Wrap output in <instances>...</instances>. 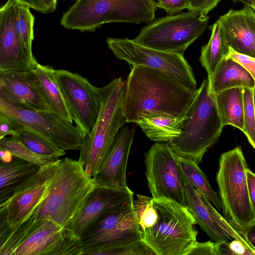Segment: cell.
I'll return each instance as SVG.
<instances>
[{"label":"cell","instance_id":"obj_1","mask_svg":"<svg viewBox=\"0 0 255 255\" xmlns=\"http://www.w3.org/2000/svg\"><path fill=\"white\" fill-rule=\"evenodd\" d=\"M197 91L162 71L132 66L126 82L123 114L127 123H134L143 112H160L184 118Z\"/></svg>","mask_w":255,"mask_h":255},{"label":"cell","instance_id":"obj_2","mask_svg":"<svg viewBox=\"0 0 255 255\" xmlns=\"http://www.w3.org/2000/svg\"><path fill=\"white\" fill-rule=\"evenodd\" d=\"M95 186L81 161L59 159L46 195L32 215L34 222L47 218L66 228Z\"/></svg>","mask_w":255,"mask_h":255},{"label":"cell","instance_id":"obj_3","mask_svg":"<svg viewBox=\"0 0 255 255\" xmlns=\"http://www.w3.org/2000/svg\"><path fill=\"white\" fill-rule=\"evenodd\" d=\"M224 127L216 95L207 78L197 89L181 123L180 134L168 143L177 155L199 164L204 154L218 140Z\"/></svg>","mask_w":255,"mask_h":255},{"label":"cell","instance_id":"obj_4","mask_svg":"<svg viewBox=\"0 0 255 255\" xmlns=\"http://www.w3.org/2000/svg\"><path fill=\"white\" fill-rule=\"evenodd\" d=\"M125 85L120 77L98 88L99 114L91 131L85 136L78 159L92 178L99 170L117 132L127 123L123 111Z\"/></svg>","mask_w":255,"mask_h":255},{"label":"cell","instance_id":"obj_5","mask_svg":"<svg viewBox=\"0 0 255 255\" xmlns=\"http://www.w3.org/2000/svg\"><path fill=\"white\" fill-rule=\"evenodd\" d=\"M157 8L154 0H76L60 24L68 29L93 32L110 22H149Z\"/></svg>","mask_w":255,"mask_h":255},{"label":"cell","instance_id":"obj_6","mask_svg":"<svg viewBox=\"0 0 255 255\" xmlns=\"http://www.w3.org/2000/svg\"><path fill=\"white\" fill-rule=\"evenodd\" d=\"M155 223L141 234L156 255H186L196 241V222L187 206L165 198H153Z\"/></svg>","mask_w":255,"mask_h":255},{"label":"cell","instance_id":"obj_7","mask_svg":"<svg viewBox=\"0 0 255 255\" xmlns=\"http://www.w3.org/2000/svg\"><path fill=\"white\" fill-rule=\"evenodd\" d=\"M216 175L224 217L242 234L255 223L247 177L248 165L241 146L219 158Z\"/></svg>","mask_w":255,"mask_h":255},{"label":"cell","instance_id":"obj_8","mask_svg":"<svg viewBox=\"0 0 255 255\" xmlns=\"http://www.w3.org/2000/svg\"><path fill=\"white\" fill-rule=\"evenodd\" d=\"M208 20V16L194 10L155 18L132 40L148 47L183 55L205 31Z\"/></svg>","mask_w":255,"mask_h":255},{"label":"cell","instance_id":"obj_9","mask_svg":"<svg viewBox=\"0 0 255 255\" xmlns=\"http://www.w3.org/2000/svg\"><path fill=\"white\" fill-rule=\"evenodd\" d=\"M133 202L102 214L80 238L82 255L106 250L141 240Z\"/></svg>","mask_w":255,"mask_h":255},{"label":"cell","instance_id":"obj_10","mask_svg":"<svg viewBox=\"0 0 255 255\" xmlns=\"http://www.w3.org/2000/svg\"><path fill=\"white\" fill-rule=\"evenodd\" d=\"M0 114L9 118L19 129H29L42 135L60 149L80 150L85 134L78 126L51 111L17 107L0 99Z\"/></svg>","mask_w":255,"mask_h":255},{"label":"cell","instance_id":"obj_11","mask_svg":"<svg viewBox=\"0 0 255 255\" xmlns=\"http://www.w3.org/2000/svg\"><path fill=\"white\" fill-rule=\"evenodd\" d=\"M106 42L108 48L117 58L132 66L162 71L188 88L197 90L192 68L183 55L148 47L127 38L107 37Z\"/></svg>","mask_w":255,"mask_h":255},{"label":"cell","instance_id":"obj_12","mask_svg":"<svg viewBox=\"0 0 255 255\" xmlns=\"http://www.w3.org/2000/svg\"><path fill=\"white\" fill-rule=\"evenodd\" d=\"M145 175L153 198H165L186 206L184 179L168 142H156L144 154Z\"/></svg>","mask_w":255,"mask_h":255},{"label":"cell","instance_id":"obj_13","mask_svg":"<svg viewBox=\"0 0 255 255\" xmlns=\"http://www.w3.org/2000/svg\"><path fill=\"white\" fill-rule=\"evenodd\" d=\"M57 83L73 121L85 135L91 131L100 110L98 88L77 73L56 70Z\"/></svg>","mask_w":255,"mask_h":255},{"label":"cell","instance_id":"obj_14","mask_svg":"<svg viewBox=\"0 0 255 255\" xmlns=\"http://www.w3.org/2000/svg\"><path fill=\"white\" fill-rule=\"evenodd\" d=\"M57 160L41 167L0 203V221L10 229H15L27 220L42 202L47 192Z\"/></svg>","mask_w":255,"mask_h":255},{"label":"cell","instance_id":"obj_15","mask_svg":"<svg viewBox=\"0 0 255 255\" xmlns=\"http://www.w3.org/2000/svg\"><path fill=\"white\" fill-rule=\"evenodd\" d=\"M79 238L66 228L44 218L34 222L13 255L81 254Z\"/></svg>","mask_w":255,"mask_h":255},{"label":"cell","instance_id":"obj_16","mask_svg":"<svg viewBox=\"0 0 255 255\" xmlns=\"http://www.w3.org/2000/svg\"><path fill=\"white\" fill-rule=\"evenodd\" d=\"M184 187L187 207L196 223L212 241L219 243L225 240H239L255 255V250L244 235L222 216L211 203L185 179Z\"/></svg>","mask_w":255,"mask_h":255},{"label":"cell","instance_id":"obj_17","mask_svg":"<svg viewBox=\"0 0 255 255\" xmlns=\"http://www.w3.org/2000/svg\"><path fill=\"white\" fill-rule=\"evenodd\" d=\"M14 0L0 9V71H29L37 64L25 48L16 28Z\"/></svg>","mask_w":255,"mask_h":255},{"label":"cell","instance_id":"obj_18","mask_svg":"<svg viewBox=\"0 0 255 255\" xmlns=\"http://www.w3.org/2000/svg\"><path fill=\"white\" fill-rule=\"evenodd\" d=\"M133 192L128 187L96 185L66 228L80 239L103 213L133 202Z\"/></svg>","mask_w":255,"mask_h":255},{"label":"cell","instance_id":"obj_19","mask_svg":"<svg viewBox=\"0 0 255 255\" xmlns=\"http://www.w3.org/2000/svg\"><path fill=\"white\" fill-rule=\"evenodd\" d=\"M134 129L123 126L117 132L104 161L93 178L96 185L126 188V171Z\"/></svg>","mask_w":255,"mask_h":255},{"label":"cell","instance_id":"obj_20","mask_svg":"<svg viewBox=\"0 0 255 255\" xmlns=\"http://www.w3.org/2000/svg\"><path fill=\"white\" fill-rule=\"evenodd\" d=\"M0 99L17 107L52 112L35 84L32 70L0 71Z\"/></svg>","mask_w":255,"mask_h":255},{"label":"cell","instance_id":"obj_21","mask_svg":"<svg viewBox=\"0 0 255 255\" xmlns=\"http://www.w3.org/2000/svg\"><path fill=\"white\" fill-rule=\"evenodd\" d=\"M218 21L229 46L255 58V10L248 5L240 10L231 9Z\"/></svg>","mask_w":255,"mask_h":255},{"label":"cell","instance_id":"obj_22","mask_svg":"<svg viewBox=\"0 0 255 255\" xmlns=\"http://www.w3.org/2000/svg\"><path fill=\"white\" fill-rule=\"evenodd\" d=\"M32 71L35 84L51 111L73 123V121L57 83L56 70L37 63Z\"/></svg>","mask_w":255,"mask_h":255},{"label":"cell","instance_id":"obj_23","mask_svg":"<svg viewBox=\"0 0 255 255\" xmlns=\"http://www.w3.org/2000/svg\"><path fill=\"white\" fill-rule=\"evenodd\" d=\"M184 118H179L160 112H143L135 123L151 140L157 142H169L180 134Z\"/></svg>","mask_w":255,"mask_h":255},{"label":"cell","instance_id":"obj_24","mask_svg":"<svg viewBox=\"0 0 255 255\" xmlns=\"http://www.w3.org/2000/svg\"><path fill=\"white\" fill-rule=\"evenodd\" d=\"M212 92L217 95L230 88L243 87L254 89L255 80L252 75L234 60L225 57L215 72L208 78Z\"/></svg>","mask_w":255,"mask_h":255},{"label":"cell","instance_id":"obj_25","mask_svg":"<svg viewBox=\"0 0 255 255\" xmlns=\"http://www.w3.org/2000/svg\"><path fill=\"white\" fill-rule=\"evenodd\" d=\"M40 168L14 155L9 162L0 161V203L7 199L18 186L37 172Z\"/></svg>","mask_w":255,"mask_h":255},{"label":"cell","instance_id":"obj_26","mask_svg":"<svg viewBox=\"0 0 255 255\" xmlns=\"http://www.w3.org/2000/svg\"><path fill=\"white\" fill-rule=\"evenodd\" d=\"M216 101L224 126L231 125L243 131L244 128V87L225 90L216 95Z\"/></svg>","mask_w":255,"mask_h":255},{"label":"cell","instance_id":"obj_27","mask_svg":"<svg viewBox=\"0 0 255 255\" xmlns=\"http://www.w3.org/2000/svg\"><path fill=\"white\" fill-rule=\"evenodd\" d=\"M211 35L208 42L201 48L200 61L210 78L221 61L228 55L229 46L222 33L217 20L209 26Z\"/></svg>","mask_w":255,"mask_h":255},{"label":"cell","instance_id":"obj_28","mask_svg":"<svg viewBox=\"0 0 255 255\" xmlns=\"http://www.w3.org/2000/svg\"><path fill=\"white\" fill-rule=\"evenodd\" d=\"M184 178L201 193L216 209L221 211L222 205L219 195L210 186L208 178L194 160L176 155Z\"/></svg>","mask_w":255,"mask_h":255},{"label":"cell","instance_id":"obj_29","mask_svg":"<svg viewBox=\"0 0 255 255\" xmlns=\"http://www.w3.org/2000/svg\"><path fill=\"white\" fill-rule=\"evenodd\" d=\"M27 148L39 155L58 160L66 152L58 147L48 139L29 129L22 128L12 136Z\"/></svg>","mask_w":255,"mask_h":255},{"label":"cell","instance_id":"obj_30","mask_svg":"<svg viewBox=\"0 0 255 255\" xmlns=\"http://www.w3.org/2000/svg\"><path fill=\"white\" fill-rule=\"evenodd\" d=\"M15 18L16 28L23 43L29 54L33 56L32 51V43L34 39V17L31 13L28 6L16 1Z\"/></svg>","mask_w":255,"mask_h":255},{"label":"cell","instance_id":"obj_31","mask_svg":"<svg viewBox=\"0 0 255 255\" xmlns=\"http://www.w3.org/2000/svg\"><path fill=\"white\" fill-rule=\"evenodd\" d=\"M132 203L139 230L141 234L155 223L158 217V212L153 204L152 197L137 194Z\"/></svg>","mask_w":255,"mask_h":255},{"label":"cell","instance_id":"obj_32","mask_svg":"<svg viewBox=\"0 0 255 255\" xmlns=\"http://www.w3.org/2000/svg\"><path fill=\"white\" fill-rule=\"evenodd\" d=\"M0 149L7 150L14 156L23 159L40 167L57 160L35 153L12 136L0 139Z\"/></svg>","mask_w":255,"mask_h":255},{"label":"cell","instance_id":"obj_33","mask_svg":"<svg viewBox=\"0 0 255 255\" xmlns=\"http://www.w3.org/2000/svg\"><path fill=\"white\" fill-rule=\"evenodd\" d=\"M244 128L243 132L255 149V113L254 89L244 87Z\"/></svg>","mask_w":255,"mask_h":255},{"label":"cell","instance_id":"obj_34","mask_svg":"<svg viewBox=\"0 0 255 255\" xmlns=\"http://www.w3.org/2000/svg\"><path fill=\"white\" fill-rule=\"evenodd\" d=\"M100 255H156L153 250L142 240L106 250Z\"/></svg>","mask_w":255,"mask_h":255},{"label":"cell","instance_id":"obj_35","mask_svg":"<svg viewBox=\"0 0 255 255\" xmlns=\"http://www.w3.org/2000/svg\"><path fill=\"white\" fill-rule=\"evenodd\" d=\"M217 255H254L241 241L233 240L217 243Z\"/></svg>","mask_w":255,"mask_h":255},{"label":"cell","instance_id":"obj_36","mask_svg":"<svg viewBox=\"0 0 255 255\" xmlns=\"http://www.w3.org/2000/svg\"><path fill=\"white\" fill-rule=\"evenodd\" d=\"M19 3L44 14L52 13L56 8L57 0H14Z\"/></svg>","mask_w":255,"mask_h":255},{"label":"cell","instance_id":"obj_37","mask_svg":"<svg viewBox=\"0 0 255 255\" xmlns=\"http://www.w3.org/2000/svg\"><path fill=\"white\" fill-rule=\"evenodd\" d=\"M190 0H157V6L168 14H175L184 9H188Z\"/></svg>","mask_w":255,"mask_h":255},{"label":"cell","instance_id":"obj_38","mask_svg":"<svg viewBox=\"0 0 255 255\" xmlns=\"http://www.w3.org/2000/svg\"><path fill=\"white\" fill-rule=\"evenodd\" d=\"M227 57L230 58L243 67L253 77L255 80V58L234 51L229 47Z\"/></svg>","mask_w":255,"mask_h":255},{"label":"cell","instance_id":"obj_39","mask_svg":"<svg viewBox=\"0 0 255 255\" xmlns=\"http://www.w3.org/2000/svg\"><path fill=\"white\" fill-rule=\"evenodd\" d=\"M216 247L217 243L213 241L201 243L196 241L186 255H217Z\"/></svg>","mask_w":255,"mask_h":255},{"label":"cell","instance_id":"obj_40","mask_svg":"<svg viewBox=\"0 0 255 255\" xmlns=\"http://www.w3.org/2000/svg\"><path fill=\"white\" fill-rule=\"evenodd\" d=\"M221 0H190L188 10H194L200 12L202 15H207Z\"/></svg>","mask_w":255,"mask_h":255},{"label":"cell","instance_id":"obj_41","mask_svg":"<svg viewBox=\"0 0 255 255\" xmlns=\"http://www.w3.org/2000/svg\"><path fill=\"white\" fill-rule=\"evenodd\" d=\"M18 128L7 117L0 114V139L7 135L13 136Z\"/></svg>","mask_w":255,"mask_h":255},{"label":"cell","instance_id":"obj_42","mask_svg":"<svg viewBox=\"0 0 255 255\" xmlns=\"http://www.w3.org/2000/svg\"><path fill=\"white\" fill-rule=\"evenodd\" d=\"M247 177L250 201L255 214V173L249 168L247 170Z\"/></svg>","mask_w":255,"mask_h":255},{"label":"cell","instance_id":"obj_43","mask_svg":"<svg viewBox=\"0 0 255 255\" xmlns=\"http://www.w3.org/2000/svg\"><path fill=\"white\" fill-rule=\"evenodd\" d=\"M244 236L255 250V223L244 233Z\"/></svg>","mask_w":255,"mask_h":255},{"label":"cell","instance_id":"obj_44","mask_svg":"<svg viewBox=\"0 0 255 255\" xmlns=\"http://www.w3.org/2000/svg\"><path fill=\"white\" fill-rule=\"evenodd\" d=\"M0 161L7 162L10 161L13 155L8 150L0 149Z\"/></svg>","mask_w":255,"mask_h":255},{"label":"cell","instance_id":"obj_45","mask_svg":"<svg viewBox=\"0 0 255 255\" xmlns=\"http://www.w3.org/2000/svg\"><path fill=\"white\" fill-rule=\"evenodd\" d=\"M233 2H241L245 4V5H248L253 8L255 10V3L254 0H232Z\"/></svg>","mask_w":255,"mask_h":255},{"label":"cell","instance_id":"obj_46","mask_svg":"<svg viewBox=\"0 0 255 255\" xmlns=\"http://www.w3.org/2000/svg\"><path fill=\"white\" fill-rule=\"evenodd\" d=\"M254 108L255 113V87L254 88Z\"/></svg>","mask_w":255,"mask_h":255},{"label":"cell","instance_id":"obj_47","mask_svg":"<svg viewBox=\"0 0 255 255\" xmlns=\"http://www.w3.org/2000/svg\"><path fill=\"white\" fill-rule=\"evenodd\" d=\"M254 1H255V0H254Z\"/></svg>","mask_w":255,"mask_h":255}]
</instances>
